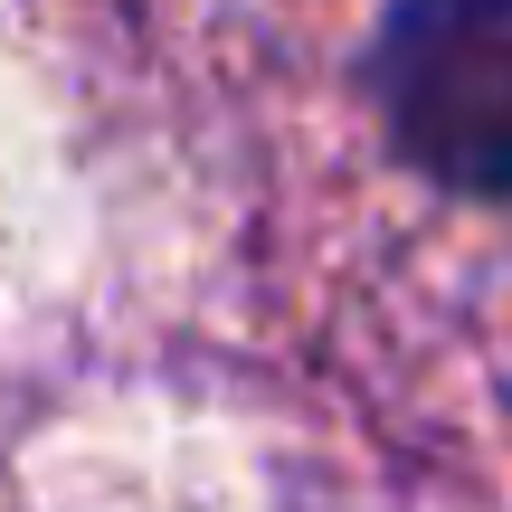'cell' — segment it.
I'll return each mask as SVG.
<instances>
[{
    "label": "cell",
    "instance_id": "1",
    "mask_svg": "<svg viewBox=\"0 0 512 512\" xmlns=\"http://www.w3.org/2000/svg\"><path fill=\"white\" fill-rule=\"evenodd\" d=\"M370 95L427 181L512 200V0H399Z\"/></svg>",
    "mask_w": 512,
    "mask_h": 512
}]
</instances>
